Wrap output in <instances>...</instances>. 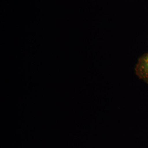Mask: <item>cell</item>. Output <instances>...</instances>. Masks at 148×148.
I'll return each mask as SVG.
<instances>
[{
	"instance_id": "cell-1",
	"label": "cell",
	"mask_w": 148,
	"mask_h": 148,
	"mask_svg": "<svg viewBox=\"0 0 148 148\" xmlns=\"http://www.w3.org/2000/svg\"><path fill=\"white\" fill-rule=\"evenodd\" d=\"M135 73L139 79L148 85V52L143 54L138 59Z\"/></svg>"
}]
</instances>
